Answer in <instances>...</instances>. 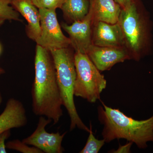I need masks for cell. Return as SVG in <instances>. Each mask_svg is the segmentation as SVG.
<instances>
[{"instance_id": "1", "label": "cell", "mask_w": 153, "mask_h": 153, "mask_svg": "<svg viewBox=\"0 0 153 153\" xmlns=\"http://www.w3.org/2000/svg\"><path fill=\"white\" fill-rule=\"evenodd\" d=\"M35 76L32 85V107L34 114L51 120L53 125L63 115V102L57 82L56 69L51 52L37 45Z\"/></svg>"}, {"instance_id": "2", "label": "cell", "mask_w": 153, "mask_h": 153, "mask_svg": "<svg viewBox=\"0 0 153 153\" xmlns=\"http://www.w3.org/2000/svg\"><path fill=\"white\" fill-rule=\"evenodd\" d=\"M97 113L99 121L103 126L102 136L105 143L123 139L145 149L148 142H153V115L145 120H136L104 103L98 107Z\"/></svg>"}, {"instance_id": "3", "label": "cell", "mask_w": 153, "mask_h": 153, "mask_svg": "<svg viewBox=\"0 0 153 153\" xmlns=\"http://www.w3.org/2000/svg\"><path fill=\"white\" fill-rule=\"evenodd\" d=\"M50 52L55 64L63 105L66 108L70 117V131L77 128L89 132L90 129L79 117L74 103V86L76 76L75 51L70 46Z\"/></svg>"}, {"instance_id": "4", "label": "cell", "mask_w": 153, "mask_h": 153, "mask_svg": "<svg viewBox=\"0 0 153 153\" xmlns=\"http://www.w3.org/2000/svg\"><path fill=\"white\" fill-rule=\"evenodd\" d=\"M117 23L130 59L139 61L146 53L149 43L148 21L139 0H131L122 8Z\"/></svg>"}, {"instance_id": "5", "label": "cell", "mask_w": 153, "mask_h": 153, "mask_svg": "<svg viewBox=\"0 0 153 153\" xmlns=\"http://www.w3.org/2000/svg\"><path fill=\"white\" fill-rule=\"evenodd\" d=\"M74 63L76 79L74 86V96L94 103L106 87L104 75L96 67L86 54L75 52Z\"/></svg>"}, {"instance_id": "6", "label": "cell", "mask_w": 153, "mask_h": 153, "mask_svg": "<svg viewBox=\"0 0 153 153\" xmlns=\"http://www.w3.org/2000/svg\"><path fill=\"white\" fill-rule=\"evenodd\" d=\"M41 34L37 45L49 50L67 48L71 46L69 38L63 34L57 20L56 10L39 9Z\"/></svg>"}, {"instance_id": "7", "label": "cell", "mask_w": 153, "mask_h": 153, "mask_svg": "<svg viewBox=\"0 0 153 153\" xmlns=\"http://www.w3.org/2000/svg\"><path fill=\"white\" fill-rule=\"evenodd\" d=\"M52 122L45 117L40 116L35 131L22 141L29 146L38 148L44 153H63L64 149L62 143L66 132L60 134L58 131L51 133L47 132L46 126Z\"/></svg>"}, {"instance_id": "8", "label": "cell", "mask_w": 153, "mask_h": 153, "mask_svg": "<svg viewBox=\"0 0 153 153\" xmlns=\"http://www.w3.org/2000/svg\"><path fill=\"white\" fill-rule=\"evenodd\" d=\"M93 16L91 12L81 21L73 22L71 25L61 24L63 30L68 33L71 41V46L76 52L86 54L92 44Z\"/></svg>"}, {"instance_id": "9", "label": "cell", "mask_w": 153, "mask_h": 153, "mask_svg": "<svg viewBox=\"0 0 153 153\" xmlns=\"http://www.w3.org/2000/svg\"><path fill=\"white\" fill-rule=\"evenodd\" d=\"M100 71H108L118 63L130 60L125 47H99L91 44L86 53Z\"/></svg>"}, {"instance_id": "10", "label": "cell", "mask_w": 153, "mask_h": 153, "mask_svg": "<svg viewBox=\"0 0 153 153\" xmlns=\"http://www.w3.org/2000/svg\"><path fill=\"white\" fill-rule=\"evenodd\" d=\"M92 44L99 47H124L123 35L118 23H93Z\"/></svg>"}, {"instance_id": "11", "label": "cell", "mask_w": 153, "mask_h": 153, "mask_svg": "<svg viewBox=\"0 0 153 153\" xmlns=\"http://www.w3.org/2000/svg\"><path fill=\"white\" fill-rule=\"evenodd\" d=\"M27 123L26 110L23 103L16 99H9L0 114V134L12 128L25 126Z\"/></svg>"}, {"instance_id": "12", "label": "cell", "mask_w": 153, "mask_h": 153, "mask_svg": "<svg viewBox=\"0 0 153 153\" xmlns=\"http://www.w3.org/2000/svg\"><path fill=\"white\" fill-rule=\"evenodd\" d=\"M12 6L26 19L27 25L26 32L28 38L36 42L41 34L40 15L39 10L32 0H9Z\"/></svg>"}, {"instance_id": "13", "label": "cell", "mask_w": 153, "mask_h": 153, "mask_svg": "<svg viewBox=\"0 0 153 153\" xmlns=\"http://www.w3.org/2000/svg\"><path fill=\"white\" fill-rule=\"evenodd\" d=\"M89 11L92 13L93 23H117L122 8L114 0H89Z\"/></svg>"}, {"instance_id": "14", "label": "cell", "mask_w": 153, "mask_h": 153, "mask_svg": "<svg viewBox=\"0 0 153 153\" xmlns=\"http://www.w3.org/2000/svg\"><path fill=\"white\" fill-rule=\"evenodd\" d=\"M89 0H65L61 10L68 23L81 21L89 12Z\"/></svg>"}, {"instance_id": "15", "label": "cell", "mask_w": 153, "mask_h": 153, "mask_svg": "<svg viewBox=\"0 0 153 153\" xmlns=\"http://www.w3.org/2000/svg\"><path fill=\"white\" fill-rule=\"evenodd\" d=\"M89 136L85 146L81 150L79 153H97L105 143L104 139L99 140L96 138L92 131V127L90 125Z\"/></svg>"}, {"instance_id": "16", "label": "cell", "mask_w": 153, "mask_h": 153, "mask_svg": "<svg viewBox=\"0 0 153 153\" xmlns=\"http://www.w3.org/2000/svg\"><path fill=\"white\" fill-rule=\"evenodd\" d=\"M19 13L10 5L9 0H0V19L22 22Z\"/></svg>"}, {"instance_id": "17", "label": "cell", "mask_w": 153, "mask_h": 153, "mask_svg": "<svg viewBox=\"0 0 153 153\" xmlns=\"http://www.w3.org/2000/svg\"><path fill=\"white\" fill-rule=\"evenodd\" d=\"M6 145L7 149L22 153H44L38 148L34 146H29V145L19 140L10 141L6 143Z\"/></svg>"}, {"instance_id": "18", "label": "cell", "mask_w": 153, "mask_h": 153, "mask_svg": "<svg viewBox=\"0 0 153 153\" xmlns=\"http://www.w3.org/2000/svg\"><path fill=\"white\" fill-rule=\"evenodd\" d=\"M33 4L39 9L55 10L61 9L65 0H32Z\"/></svg>"}, {"instance_id": "19", "label": "cell", "mask_w": 153, "mask_h": 153, "mask_svg": "<svg viewBox=\"0 0 153 153\" xmlns=\"http://www.w3.org/2000/svg\"><path fill=\"white\" fill-rule=\"evenodd\" d=\"M11 135L10 130L6 131L0 134V153H7L6 140Z\"/></svg>"}, {"instance_id": "20", "label": "cell", "mask_w": 153, "mask_h": 153, "mask_svg": "<svg viewBox=\"0 0 153 153\" xmlns=\"http://www.w3.org/2000/svg\"><path fill=\"white\" fill-rule=\"evenodd\" d=\"M133 143L131 142H129L128 143L122 146L120 145L119 147L116 150L111 151V152H109L111 153H129L131 152V148Z\"/></svg>"}, {"instance_id": "21", "label": "cell", "mask_w": 153, "mask_h": 153, "mask_svg": "<svg viewBox=\"0 0 153 153\" xmlns=\"http://www.w3.org/2000/svg\"><path fill=\"white\" fill-rule=\"evenodd\" d=\"M114 1L120 6L122 8H123L128 4V3L131 0H114Z\"/></svg>"}, {"instance_id": "22", "label": "cell", "mask_w": 153, "mask_h": 153, "mask_svg": "<svg viewBox=\"0 0 153 153\" xmlns=\"http://www.w3.org/2000/svg\"><path fill=\"white\" fill-rule=\"evenodd\" d=\"M3 101V98L1 92V91H0V105L2 103Z\"/></svg>"}, {"instance_id": "23", "label": "cell", "mask_w": 153, "mask_h": 153, "mask_svg": "<svg viewBox=\"0 0 153 153\" xmlns=\"http://www.w3.org/2000/svg\"><path fill=\"white\" fill-rule=\"evenodd\" d=\"M5 21L6 20H4V19H0V27H1L2 25H4Z\"/></svg>"}, {"instance_id": "24", "label": "cell", "mask_w": 153, "mask_h": 153, "mask_svg": "<svg viewBox=\"0 0 153 153\" xmlns=\"http://www.w3.org/2000/svg\"><path fill=\"white\" fill-rule=\"evenodd\" d=\"M5 73V70L1 67H0V76Z\"/></svg>"}, {"instance_id": "25", "label": "cell", "mask_w": 153, "mask_h": 153, "mask_svg": "<svg viewBox=\"0 0 153 153\" xmlns=\"http://www.w3.org/2000/svg\"><path fill=\"white\" fill-rule=\"evenodd\" d=\"M2 52V47L1 46V44H0V54H1Z\"/></svg>"}]
</instances>
